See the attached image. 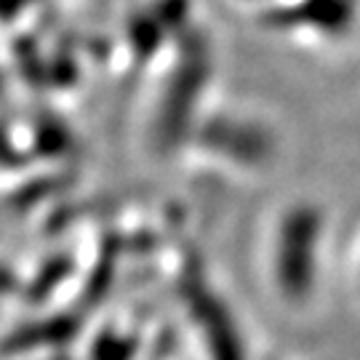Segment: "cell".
I'll use <instances>...</instances> for the list:
<instances>
[{
    "label": "cell",
    "mask_w": 360,
    "mask_h": 360,
    "mask_svg": "<svg viewBox=\"0 0 360 360\" xmlns=\"http://www.w3.org/2000/svg\"><path fill=\"white\" fill-rule=\"evenodd\" d=\"M315 235V219L294 214L285 221L283 251H281V283L288 296H302L309 285V243Z\"/></svg>",
    "instance_id": "obj_1"
},
{
    "label": "cell",
    "mask_w": 360,
    "mask_h": 360,
    "mask_svg": "<svg viewBox=\"0 0 360 360\" xmlns=\"http://www.w3.org/2000/svg\"><path fill=\"white\" fill-rule=\"evenodd\" d=\"M129 355H131L129 345L115 342L112 336H107V339H102L96 345V360H129Z\"/></svg>",
    "instance_id": "obj_2"
}]
</instances>
